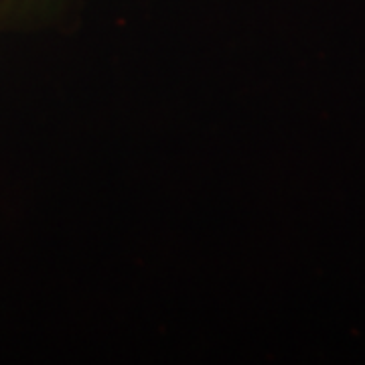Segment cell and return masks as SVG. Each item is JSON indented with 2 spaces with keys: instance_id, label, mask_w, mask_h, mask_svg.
<instances>
[]
</instances>
